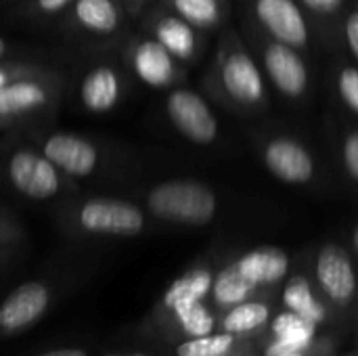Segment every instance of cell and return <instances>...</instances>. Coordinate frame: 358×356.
<instances>
[{
    "label": "cell",
    "instance_id": "19",
    "mask_svg": "<svg viewBox=\"0 0 358 356\" xmlns=\"http://www.w3.org/2000/svg\"><path fill=\"white\" fill-rule=\"evenodd\" d=\"M212 285V275L206 269H197L180 277L166 294V304L170 308H176L187 302H197L201 300Z\"/></svg>",
    "mask_w": 358,
    "mask_h": 356
},
{
    "label": "cell",
    "instance_id": "3",
    "mask_svg": "<svg viewBox=\"0 0 358 356\" xmlns=\"http://www.w3.org/2000/svg\"><path fill=\"white\" fill-rule=\"evenodd\" d=\"M147 210L166 222L208 225L216 214V197L212 189L197 180H166L147 191Z\"/></svg>",
    "mask_w": 358,
    "mask_h": 356
},
{
    "label": "cell",
    "instance_id": "35",
    "mask_svg": "<svg viewBox=\"0 0 358 356\" xmlns=\"http://www.w3.org/2000/svg\"><path fill=\"white\" fill-rule=\"evenodd\" d=\"M8 50H10V46H8L6 38L0 34V59H6L8 57Z\"/></svg>",
    "mask_w": 358,
    "mask_h": 356
},
{
    "label": "cell",
    "instance_id": "31",
    "mask_svg": "<svg viewBox=\"0 0 358 356\" xmlns=\"http://www.w3.org/2000/svg\"><path fill=\"white\" fill-rule=\"evenodd\" d=\"M346 42H348L352 55L358 59V8L352 10L346 19Z\"/></svg>",
    "mask_w": 358,
    "mask_h": 356
},
{
    "label": "cell",
    "instance_id": "30",
    "mask_svg": "<svg viewBox=\"0 0 358 356\" xmlns=\"http://www.w3.org/2000/svg\"><path fill=\"white\" fill-rule=\"evenodd\" d=\"M342 157H344V166H346L348 174H350L355 180H358V132H352V134L344 141Z\"/></svg>",
    "mask_w": 358,
    "mask_h": 356
},
{
    "label": "cell",
    "instance_id": "33",
    "mask_svg": "<svg viewBox=\"0 0 358 356\" xmlns=\"http://www.w3.org/2000/svg\"><path fill=\"white\" fill-rule=\"evenodd\" d=\"M120 2H122V6H124L126 15L134 17V15H138V13L143 10V6H145L149 0H120Z\"/></svg>",
    "mask_w": 358,
    "mask_h": 356
},
{
    "label": "cell",
    "instance_id": "28",
    "mask_svg": "<svg viewBox=\"0 0 358 356\" xmlns=\"http://www.w3.org/2000/svg\"><path fill=\"white\" fill-rule=\"evenodd\" d=\"M338 90L344 103L358 113V69L357 67H344L338 78Z\"/></svg>",
    "mask_w": 358,
    "mask_h": 356
},
{
    "label": "cell",
    "instance_id": "5",
    "mask_svg": "<svg viewBox=\"0 0 358 356\" xmlns=\"http://www.w3.org/2000/svg\"><path fill=\"white\" fill-rule=\"evenodd\" d=\"M27 138L71 180L80 183L101 172L105 164L103 149L88 136L67 130L27 132Z\"/></svg>",
    "mask_w": 358,
    "mask_h": 356
},
{
    "label": "cell",
    "instance_id": "36",
    "mask_svg": "<svg viewBox=\"0 0 358 356\" xmlns=\"http://www.w3.org/2000/svg\"><path fill=\"white\" fill-rule=\"evenodd\" d=\"M352 239H355V248H357V252H358V227L355 229V237H352Z\"/></svg>",
    "mask_w": 358,
    "mask_h": 356
},
{
    "label": "cell",
    "instance_id": "17",
    "mask_svg": "<svg viewBox=\"0 0 358 356\" xmlns=\"http://www.w3.org/2000/svg\"><path fill=\"white\" fill-rule=\"evenodd\" d=\"M237 264L256 285H260L281 281L289 269V258L279 248H258L245 254Z\"/></svg>",
    "mask_w": 358,
    "mask_h": 356
},
{
    "label": "cell",
    "instance_id": "23",
    "mask_svg": "<svg viewBox=\"0 0 358 356\" xmlns=\"http://www.w3.org/2000/svg\"><path fill=\"white\" fill-rule=\"evenodd\" d=\"M268 319V308L258 302L241 304L235 311L229 313L224 319V329L229 334H241V332H252L260 325H264Z\"/></svg>",
    "mask_w": 358,
    "mask_h": 356
},
{
    "label": "cell",
    "instance_id": "18",
    "mask_svg": "<svg viewBox=\"0 0 358 356\" xmlns=\"http://www.w3.org/2000/svg\"><path fill=\"white\" fill-rule=\"evenodd\" d=\"M170 10L197 29H210L222 19V0H164Z\"/></svg>",
    "mask_w": 358,
    "mask_h": 356
},
{
    "label": "cell",
    "instance_id": "1",
    "mask_svg": "<svg viewBox=\"0 0 358 356\" xmlns=\"http://www.w3.org/2000/svg\"><path fill=\"white\" fill-rule=\"evenodd\" d=\"M2 174L13 191L31 201L78 195V183L65 176L29 138L6 145L2 151Z\"/></svg>",
    "mask_w": 358,
    "mask_h": 356
},
{
    "label": "cell",
    "instance_id": "9",
    "mask_svg": "<svg viewBox=\"0 0 358 356\" xmlns=\"http://www.w3.org/2000/svg\"><path fill=\"white\" fill-rule=\"evenodd\" d=\"M124 15L120 0H76L67 10V25L80 38L105 42L117 38L124 27Z\"/></svg>",
    "mask_w": 358,
    "mask_h": 356
},
{
    "label": "cell",
    "instance_id": "40",
    "mask_svg": "<svg viewBox=\"0 0 358 356\" xmlns=\"http://www.w3.org/2000/svg\"><path fill=\"white\" fill-rule=\"evenodd\" d=\"M0 128H4V126H2V120H0Z\"/></svg>",
    "mask_w": 358,
    "mask_h": 356
},
{
    "label": "cell",
    "instance_id": "21",
    "mask_svg": "<svg viewBox=\"0 0 358 356\" xmlns=\"http://www.w3.org/2000/svg\"><path fill=\"white\" fill-rule=\"evenodd\" d=\"M285 304L294 313H298V315H302V317H306V319H310L315 323L325 319V311L315 300L313 290H310V285H308V281L304 277H294L287 283V287H285Z\"/></svg>",
    "mask_w": 358,
    "mask_h": 356
},
{
    "label": "cell",
    "instance_id": "29",
    "mask_svg": "<svg viewBox=\"0 0 358 356\" xmlns=\"http://www.w3.org/2000/svg\"><path fill=\"white\" fill-rule=\"evenodd\" d=\"M25 231L23 227L19 225V220L0 206V243L4 245H13L15 241L23 239Z\"/></svg>",
    "mask_w": 358,
    "mask_h": 356
},
{
    "label": "cell",
    "instance_id": "38",
    "mask_svg": "<svg viewBox=\"0 0 358 356\" xmlns=\"http://www.w3.org/2000/svg\"><path fill=\"white\" fill-rule=\"evenodd\" d=\"M109 356H145V355H109Z\"/></svg>",
    "mask_w": 358,
    "mask_h": 356
},
{
    "label": "cell",
    "instance_id": "32",
    "mask_svg": "<svg viewBox=\"0 0 358 356\" xmlns=\"http://www.w3.org/2000/svg\"><path fill=\"white\" fill-rule=\"evenodd\" d=\"M302 2L317 13H334L344 0H302Z\"/></svg>",
    "mask_w": 358,
    "mask_h": 356
},
{
    "label": "cell",
    "instance_id": "25",
    "mask_svg": "<svg viewBox=\"0 0 358 356\" xmlns=\"http://www.w3.org/2000/svg\"><path fill=\"white\" fill-rule=\"evenodd\" d=\"M233 338L224 336H201L197 340L185 342L178 346V356H222L229 353Z\"/></svg>",
    "mask_w": 358,
    "mask_h": 356
},
{
    "label": "cell",
    "instance_id": "27",
    "mask_svg": "<svg viewBox=\"0 0 358 356\" xmlns=\"http://www.w3.org/2000/svg\"><path fill=\"white\" fill-rule=\"evenodd\" d=\"M76 0H25L23 13L31 19H55L69 10Z\"/></svg>",
    "mask_w": 358,
    "mask_h": 356
},
{
    "label": "cell",
    "instance_id": "13",
    "mask_svg": "<svg viewBox=\"0 0 358 356\" xmlns=\"http://www.w3.org/2000/svg\"><path fill=\"white\" fill-rule=\"evenodd\" d=\"M50 302V290L40 281H27L15 287L0 306V327L19 332L42 317Z\"/></svg>",
    "mask_w": 358,
    "mask_h": 356
},
{
    "label": "cell",
    "instance_id": "8",
    "mask_svg": "<svg viewBox=\"0 0 358 356\" xmlns=\"http://www.w3.org/2000/svg\"><path fill=\"white\" fill-rule=\"evenodd\" d=\"M132 73L149 88H168L180 78L178 59L153 36L134 38L126 50Z\"/></svg>",
    "mask_w": 358,
    "mask_h": 356
},
{
    "label": "cell",
    "instance_id": "11",
    "mask_svg": "<svg viewBox=\"0 0 358 356\" xmlns=\"http://www.w3.org/2000/svg\"><path fill=\"white\" fill-rule=\"evenodd\" d=\"M149 34L178 61H193L199 52L197 27L170 8H155L145 21Z\"/></svg>",
    "mask_w": 358,
    "mask_h": 356
},
{
    "label": "cell",
    "instance_id": "4",
    "mask_svg": "<svg viewBox=\"0 0 358 356\" xmlns=\"http://www.w3.org/2000/svg\"><path fill=\"white\" fill-rule=\"evenodd\" d=\"M63 94V78L55 69L17 80L0 90L2 126L31 124L55 111Z\"/></svg>",
    "mask_w": 358,
    "mask_h": 356
},
{
    "label": "cell",
    "instance_id": "14",
    "mask_svg": "<svg viewBox=\"0 0 358 356\" xmlns=\"http://www.w3.org/2000/svg\"><path fill=\"white\" fill-rule=\"evenodd\" d=\"M266 168L283 183L302 185L315 174V162L310 153L294 138H273L264 149Z\"/></svg>",
    "mask_w": 358,
    "mask_h": 356
},
{
    "label": "cell",
    "instance_id": "26",
    "mask_svg": "<svg viewBox=\"0 0 358 356\" xmlns=\"http://www.w3.org/2000/svg\"><path fill=\"white\" fill-rule=\"evenodd\" d=\"M46 65L34 63V61H10V59H0V90L6 88L8 84L42 73L46 71Z\"/></svg>",
    "mask_w": 358,
    "mask_h": 356
},
{
    "label": "cell",
    "instance_id": "6",
    "mask_svg": "<svg viewBox=\"0 0 358 356\" xmlns=\"http://www.w3.org/2000/svg\"><path fill=\"white\" fill-rule=\"evenodd\" d=\"M218 71H220L222 88L235 103L248 107L262 105L264 101L262 73L241 44H231L222 48L218 59Z\"/></svg>",
    "mask_w": 358,
    "mask_h": 356
},
{
    "label": "cell",
    "instance_id": "10",
    "mask_svg": "<svg viewBox=\"0 0 358 356\" xmlns=\"http://www.w3.org/2000/svg\"><path fill=\"white\" fill-rule=\"evenodd\" d=\"M124 97V76L120 67L107 61H99L82 73L78 80V101L88 113L101 115L113 111Z\"/></svg>",
    "mask_w": 358,
    "mask_h": 356
},
{
    "label": "cell",
    "instance_id": "20",
    "mask_svg": "<svg viewBox=\"0 0 358 356\" xmlns=\"http://www.w3.org/2000/svg\"><path fill=\"white\" fill-rule=\"evenodd\" d=\"M254 287H256V283L235 262L218 275V279L214 283V296L220 304H237L243 298H248Z\"/></svg>",
    "mask_w": 358,
    "mask_h": 356
},
{
    "label": "cell",
    "instance_id": "12",
    "mask_svg": "<svg viewBox=\"0 0 358 356\" xmlns=\"http://www.w3.org/2000/svg\"><path fill=\"white\" fill-rule=\"evenodd\" d=\"M258 21L275 40L300 48L308 42V27L300 6L294 0H254Z\"/></svg>",
    "mask_w": 358,
    "mask_h": 356
},
{
    "label": "cell",
    "instance_id": "24",
    "mask_svg": "<svg viewBox=\"0 0 358 356\" xmlns=\"http://www.w3.org/2000/svg\"><path fill=\"white\" fill-rule=\"evenodd\" d=\"M178 319L182 321V327L187 334L195 336V338H201V336H208L214 327V321L210 317V313L203 308V304L197 300V302H187V304H180L174 308Z\"/></svg>",
    "mask_w": 358,
    "mask_h": 356
},
{
    "label": "cell",
    "instance_id": "7",
    "mask_svg": "<svg viewBox=\"0 0 358 356\" xmlns=\"http://www.w3.org/2000/svg\"><path fill=\"white\" fill-rule=\"evenodd\" d=\"M166 111L174 128L197 145H208L218 136V122L210 105L189 88H174L166 99Z\"/></svg>",
    "mask_w": 358,
    "mask_h": 356
},
{
    "label": "cell",
    "instance_id": "37",
    "mask_svg": "<svg viewBox=\"0 0 358 356\" xmlns=\"http://www.w3.org/2000/svg\"><path fill=\"white\" fill-rule=\"evenodd\" d=\"M6 248H8V245H4V243H0V256L4 254V250H6Z\"/></svg>",
    "mask_w": 358,
    "mask_h": 356
},
{
    "label": "cell",
    "instance_id": "15",
    "mask_svg": "<svg viewBox=\"0 0 358 356\" xmlns=\"http://www.w3.org/2000/svg\"><path fill=\"white\" fill-rule=\"evenodd\" d=\"M264 67L273 84L287 97H300L308 84V71L294 46L275 40L264 50Z\"/></svg>",
    "mask_w": 358,
    "mask_h": 356
},
{
    "label": "cell",
    "instance_id": "22",
    "mask_svg": "<svg viewBox=\"0 0 358 356\" xmlns=\"http://www.w3.org/2000/svg\"><path fill=\"white\" fill-rule=\"evenodd\" d=\"M275 334L279 340L283 342H289L294 344L296 348H306V344L313 340L315 336V321L298 315V313H285V315H279L275 325H273Z\"/></svg>",
    "mask_w": 358,
    "mask_h": 356
},
{
    "label": "cell",
    "instance_id": "34",
    "mask_svg": "<svg viewBox=\"0 0 358 356\" xmlns=\"http://www.w3.org/2000/svg\"><path fill=\"white\" fill-rule=\"evenodd\" d=\"M42 356H86V353L78 350V348H61V350H52V353H46Z\"/></svg>",
    "mask_w": 358,
    "mask_h": 356
},
{
    "label": "cell",
    "instance_id": "2",
    "mask_svg": "<svg viewBox=\"0 0 358 356\" xmlns=\"http://www.w3.org/2000/svg\"><path fill=\"white\" fill-rule=\"evenodd\" d=\"M61 220L84 237H134L145 229V212L128 199L92 195L71 201Z\"/></svg>",
    "mask_w": 358,
    "mask_h": 356
},
{
    "label": "cell",
    "instance_id": "39",
    "mask_svg": "<svg viewBox=\"0 0 358 356\" xmlns=\"http://www.w3.org/2000/svg\"><path fill=\"white\" fill-rule=\"evenodd\" d=\"M281 356H300L298 353H292V355H281Z\"/></svg>",
    "mask_w": 358,
    "mask_h": 356
},
{
    "label": "cell",
    "instance_id": "16",
    "mask_svg": "<svg viewBox=\"0 0 358 356\" xmlns=\"http://www.w3.org/2000/svg\"><path fill=\"white\" fill-rule=\"evenodd\" d=\"M317 277L321 287L336 302H346L357 290V277L350 256L338 245H325L317 260Z\"/></svg>",
    "mask_w": 358,
    "mask_h": 356
}]
</instances>
